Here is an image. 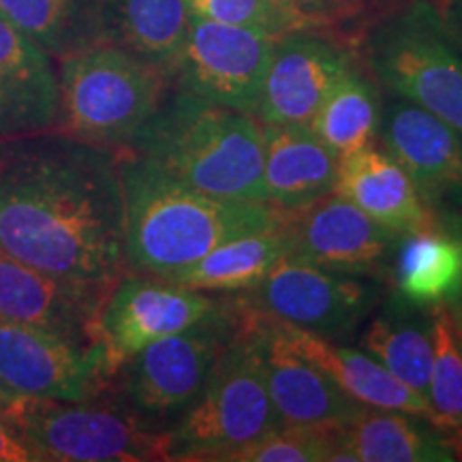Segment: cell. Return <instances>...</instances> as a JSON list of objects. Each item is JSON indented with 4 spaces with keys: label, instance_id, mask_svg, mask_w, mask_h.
<instances>
[{
    "label": "cell",
    "instance_id": "obj_22",
    "mask_svg": "<svg viewBox=\"0 0 462 462\" xmlns=\"http://www.w3.org/2000/svg\"><path fill=\"white\" fill-rule=\"evenodd\" d=\"M346 462H449L456 460L449 432L420 415L366 407L340 424Z\"/></svg>",
    "mask_w": 462,
    "mask_h": 462
},
{
    "label": "cell",
    "instance_id": "obj_11",
    "mask_svg": "<svg viewBox=\"0 0 462 462\" xmlns=\"http://www.w3.org/2000/svg\"><path fill=\"white\" fill-rule=\"evenodd\" d=\"M287 257L330 270L385 281L401 236L364 215L337 193L296 210H281Z\"/></svg>",
    "mask_w": 462,
    "mask_h": 462
},
{
    "label": "cell",
    "instance_id": "obj_34",
    "mask_svg": "<svg viewBox=\"0 0 462 462\" xmlns=\"http://www.w3.org/2000/svg\"><path fill=\"white\" fill-rule=\"evenodd\" d=\"M437 218L443 225H448V227L458 231V234L462 236V215H458V212H452V215H443V217H437ZM446 310H448L449 319H452L456 330L462 332V289H460L458 296L452 300V302L446 304Z\"/></svg>",
    "mask_w": 462,
    "mask_h": 462
},
{
    "label": "cell",
    "instance_id": "obj_2",
    "mask_svg": "<svg viewBox=\"0 0 462 462\" xmlns=\"http://www.w3.org/2000/svg\"><path fill=\"white\" fill-rule=\"evenodd\" d=\"M120 182L126 273L170 276L223 242L281 223L273 206L210 198L131 150H120Z\"/></svg>",
    "mask_w": 462,
    "mask_h": 462
},
{
    "label": "cell",
    "instance_id": "obj_5",
    "mask_svg": "<svg viewBox=\"0 0 462 462\" xmlns=\"http://www.w3.org/2000/svg\"><path fill=\"white\" fill-rule=\"evenodd\" d=\"M251 309L227 293L221 309L187 330L143 346L116 371L114 402L148 429L167 432L206 388L221 351L245 326Z\"/></svg>",
    "mask_w": 462,
    "mask_h": 462
},
{
    "label": "cell",
    "instance_id": "obj_37",
    "mask_svg": "<svg viewBox=\"0 0 462 462\" xmlns=\"http://www.w3.org/2000/svg\"><path fill=\"white\" fill-rule=\"evenodd\" d=\"M273 3H276V5H279V7L287 9V11H293V14H300V11H298L296 7H293L291 0H273ZM300 15H302V14H300ZM302 17H304V15H302ZM309 24H310V22H309Z\"/></svg>",
    "mask_w": 462,
    "mask_h": 462
},
{
    "label": "cell",
    "instance_id": "obj_21",
    "mask_svg": "<svg viewBox=\"0 0 462 462\" xmlns=\"http://www.w3.org/2000/svg\"><path fill=\"white\" fill-rule=\"evenodd\" d=\"M282 323L287 338L296 346L300 354L313 360L321 371H326L337 381L338 388L356 402L371 409H388V411H402L420 415L437 424L429 398L401 379L394 377L383 364L368 356L366 351H356L351 346L337 345L330 338H323L302 328Z\"/></svg>",
    "mask_w": 462,
    "mask_h": 462
},
{
    "label": "cell",
    "instance_id": "obj_39",
    "mask_svg": "<svg viewBox=\"0 0 462 462\" xmlns=\"http://www.w3.org/2000/svg\"><path fill=\"white\" fill-rule=\"evenodd\" d=\"M456 5H462V0H456Z\"/></svg>",
    "mask_w": 462,
    "mask_h": 462
},
{
    "label": "cell",
    "instance_id": "obj_8",
    "mask_svg": "<svg viewBox=\"0 0 462 462\" xmlns=\"http://www.w3.org/2000/svg\"><path fill=\"white\" fill-rule=\"evenodd\" d=\"M26 398L9 426L34 462L170 460L167 432L148 429L116 402Z\"/></svg>",
    "mask_w": 462,
    "mask_h": 462
},
{
    "label": "cell",
    "instance_id": "obj_4",
    "mask_svg": "<svg viewBox=\"0 0 462 462\" xmlns=\"http://www.w3.org/2000/svg\"><path fill=\"white\" fill-rule=\"evenodd\" d=\"M60 131L129 150L171 88L163 69L120 45L97 42L58 60Z\"/></svg>",
    "mask_w": 462,
    "mask_h": 462
},
{
    "label": "cell",
    "instance_id": "obj_13",
    "mask_svg": "<svg viewBox=\"0 0 462 462\" xmlns=\"http://www.w3.org/2000/svg\"><path fill=\"white\" fill-rule=\"evenodd\" d=\"M273 43L253 28L190 17L171 86L255 116Z\"/></svg>",
    "mask_w": 462,
    "mask_h": 462
},
{
    "label": "cell",
    "instance_id": "obj_20",
    "mask_svg": "<svg viewBox=\"0 0 462 462\" xmlns=\"http://www.w3.org/2000/svg\"><path fill=\"white\" fill-rule=\"evenodd\" d=\"M263 204L296 210L334 190L338 154L309 126L262 125Z\"/></svg>",
    "mask_w": 462,
    "mask_h": 462
},
{
    "label": "cell",
    "instance_id": "obj_32",
    "mask_svg": "<svg viewBox=\"0 0 462 462\" xmlns=\"http://www.w3.org/2000/svg\"><path fill=\"white\" fill-rule=\"evenodd\" d=\"M31 454L17 432L11 429L9 421L0 415V462H32Z\"/></svg>",
    "mask_w": 462,
    "mask_h": 462
},
{
    "label": "cell",
    "instance_id": "obj_19",
    "mask_svg": "<svg viewBox=\"0 0 462 462\" xmlns=\"http://www.w3.org/2000/svg\"><path fill=\"white\" fill-rule=\"evenodd\" d=\"M364 215L398 236H409L439 225V218L420 199L407 171L383 148H357L338 157L334 190Z\"/></svg>",
    "mask_w": 462,
    "mask_h": 462
},
{
    "label": "cell",
    "instance_id": "obj_28",
    "mask_svg": "<svg viewBox=\"0 0 462 462\" xmlns=\"http://www.w3.org/2000/svg\"><path fill=\"white\" fill-rule=\"evenodd\" d=\"M379 120L377 90L351 65L328 92L309 129L343 157L374 143Z\"/></svg>",
    "mask_w": 462,
    "mask_h": 462
},
{
    "label": "cell",
    "instance_id": "obj_23",
    "mask_svg": "<svg viewBox=\"0 0 462 462\" xmlns=\"http://www.w3.org/2000/svg\"><path fill=\"white\" fill-rule=\"evenodd\" d=\"M388 276L392 291L420 309L449 304L462 289V236L441 221L401 236Z\"/></svg>",
    "mask_w": 462,
    "mask_h": 462
},
{
    "label": "cell",
    "instance_id": "obj_9",
    "mask_svg": "<svg viewBox=\"0 0 462 462\" xmlns=\"http://www.w3.org/2000/svg\"><path fill=\"white\" fill-rule=\"evenodd\" d=\"M383 282L282 257L273 273L240 298L259 315L338 340L354 334L377 309Z\"/></svg>",
    "mask_w": 462,
    "mask_h": 462
},
{
    "label": "cell",
    "instance_id": "obj_18",
    "mask_svg": "<svg viewBox=\"0 0 462 462\" xmlns=\"http://www.w3.org/2000/svg\"><path fill=\"white\" fill-rule=\"evenodd\" d=\"M51 60L0 15V140L60 129V86Z\"/></svg>",
    "mask_w": 462,
    "mask_h": 462
},
{
    "label": "cell",
    "instance_id": "obj_16",
    "mask_svg": "<svg viewBox=\"0 0 462 462\" xmlns=\"http://www.w3.org/2000/svg\"><path fill=\"white\" fill-rule=\"evenodd\" d=\"M255 338L265 388L282 424H345L366 409L300 354L279 319L257 313Z\"/></svg>",
    "mask_w": 462,
    "mask_h": 462
},
{
    "label": "cell",
    "instance_id": "obj_1",
    "mask_svg": "<svg viewBox=\"0 0 462 462\" xmlns=\"http://www.w3.org/2000/svg\"><path fill=\"white\" fill-rule=\"evenodd\" d=\"M0 251L58 279L126 273L120 150L54 129L0 140Z\"/></svg>",
    "mask_w": 462,
    "mask_h": 462
},
{
    "label": "cell",
    "instance_id": "obj_17",
    "mask_svg": "<svg viewBox=\"0 0 462 462\" xmlns=\"http://www.w3.org/2000/svg\"><path fill=\"white\" fill-rule=\"evenodd\" d=\"M112 285L58 279L0 251V319L97 345V321Z\"/></svg>",
    "mask_w": 462,
    "mask_h": 462
},
{
    "label": "cell",
    "instance_id": "obj_14",
    "mask_svg": "<svg viewBox=\"0 0 462 462\" xmlns=\"http://www.w3.org/2000/svg\"><path fill=\"white\" fill-rule=\"evenodd\" d=\"M383 150L411 178L420 199L435 212L462 208V135L435 114L402 99L385 103L379 120Z\"/></svg>",
    "mask_w": 462,
    "mask_h": 462
},
{
    "label": "cell",
    "instance_id": "obj_6",
    "mask_svg": "<svg viewBox=\"0 0 462 462\" xmlns=\"http://www.w3.org/2000/svg\"><path fill=\"white\" fill-rule=\"evenodd\" d=\"M255 323L251 309L242 330L218 356L206 388L167 430L170 460L218 462L223 454L282 426L265 388Z\"/></svg>",
    "mask_w": 462,
    "mask_h": 462
},
{
    "label": "cell",
    "instance_id": "obj_7",
    "mask_svg": "<svg viewBox=\"0 0 462 462\" xmlns=\"http://www.w3.org/2000/svg\"><path fill=\"white\" fill-rule=\"evenodd\" d=\"M364 54L379 84L462 135V50L435 5L413 0L381 20Z\"/></svg>",
    "mask_w": 462,
    "mask_h": 462
},
{
    "label": "cell",
    "instance_id": "obj_40",
    "mask_svg": "<svg viewBox=\"0 0 462 462\" xmlns=\"http://www.w3.org/2000/svg\"><path fill=\"white\" fill-rule=\"evenodd\" d=\"M456 212H460V215H462V208H460V210H456Z\"/></svg>",
    "mask_w": 462,
    "mask_h": 462
},
{
    "label": "cell",
    "instance_id": "obj_3",
    "mask_svg": "<svg viewBox=\"0 0 462 462\" xmlns=\"http://www.w3.org/2000/svg\"><path fill=\"white\" fill-rule=\"evenodd\" d=\"M129 150L210 198L263 204V133L253 114L170 88Z\"/></svg>",
    "mask_w": 462,
    "mask_h": 462
},
{
    "label": "cell",
    "instance_id": "obj_15",
    "mask_svg": "<svg viewBox=\"0 0 462 462\" xmlns=\"http://www.w3.org/2000/svg\"><path fill=\"white\" fill-rule=\"evenodd\" d=\"M349 67L346 51L330 39L306 28L281 34L270 51L255 118L263 125L309 126Z\"/></svg>",
    "mask_w": 462,
    "mask_h": 462
},
{
    "label": "cell",
    "instance_id": "obj_35",
    "mask_svg": "<svg viewBox=\"0 0 462 462\" xmlns=\"http://www.w3.org/2000/svg\"><path fill=\"white\" fill-rule=\"evenodd\" d=\"M24 401H26V396H22V394H17V392L9 390L7 385H5V381L0 379V415H3L5 420H7L9 415L14 413L15 409L20 407V404Z\"/></svg>",
    "mask_w": 462,
    "mask_h": 462
},
{
    "label": "cell",
    "instance_id": "obj_12",
    "mask_svg": "<svg viewBox=\"0 0 462 462\" xmlns=\"http://www.w3.org/2000/svg\"><path fill=\"white\" fill-rule=\"evenodd\" d=\"M0 379L17 394L45 401H92L112 383L99 345L9 319H0Z\"/></svg>",
    "mask_w": 462,
    "mask_h": 462
},
{
    "label": "cell",
    "instance_id": "obj_24",
    "mask_svg": "<svg viewBox=\"0 0 462 462\" xmlns=\"http://www.w3.org/2000/svg\"><path fill=\"white\" fill-rule=\"evenodd\" d=\"M189 22L184 0H101V42L133 51L171 79Z\"/></svg>",
    "mask_w": 462,
    "mask_h": 462
},
{
    "label": "cell",
    "instance_id": "obj_33",
    "mask_svg": "<svg viewBox=\"0 0 462 462\" xmlns=\"http://www.w3.org/2000/svg\"><path fill=\"white\" fill-rule=\"evenodd\" d=\"M291 3L310 24H315V22L328 20V17L338 14L349 0H291Z\"/></svg>",
    "mask_w": 462,
    "mask_h": 462
},
{
    "label": "cell",
    "instance_id": "obj_38",
    "mask_svg": "<svg viewBox=\"0 0 462 462\" xmlns=\"http://www.w3.org/2000/svg\"><path fill=\"white\" fill-rule=\"evenodd\" d=\"M456 337H458V343H460V349H462V332L456 330Z\"/></svg>",
    "mask_w": 462,
    "mask_h": 462
},
{
    "label": "cell",
    "instance_id": "obj_30",
    "mask_svg": "<svg viewBox=\"0 0 462 462\" xmlns=\"http://www.w3.org/2000/svg\"><path fill=\"white\" fill-rule=\"evenodd\" d=\"M432 315V371L429 402L437 426L462 432V349L446 306L430 309Z\"/></svg>",
    "mask_w": 462,
    "mask_h": 462
},
{
    "label": "cell",
    "instance_id": "obj_31",
    "mask_svg": "<svg viewBox=\"0 0 462 462\" xmlns=\"http://www.w3.org/2000/svg\"><path fill=\"white\" fill-rule=\"evenodd\" d=\"M184 5L190 17L253 28L273 39L310 26L306 17L279 7L273 0H184Z\"/></svg>",
    "mask_w": 462,
    "mask_h": 462
},
{
    "label": "cell",
    "instance_id": "obj_26",
    "mask_svg": "<svg viewBox=\"0 0 462 462\" xmlns=\"http://www.w3.org/2000/svg\"><path fill=\"white\" fill-rule=\"evenodd\" d=\"M279 225L268 231L223 242L195 263L163 279L198 291H248L273 273L282 257H287V240Z\"/></svg>",
    "mask_w": 462,
    "mask_h": 462
},
{
    "label": "cell",
    "instance_id": "obj_27",
    "mask_svg": "<svg viewBox=\"0 0 462 462\" xmlns=\"http://www.w3.org/2000/svg\"><path fill=\"white\" fill-rule=\"evenodd\" d=\"M0 15L54 60L101 42V0H0Z\"/></svg>",
    "mask_w": 462,
    "mask_h": 462
},
{
    "label": "cell",
    "instance_id": "obj_10",
    "mask_svg": "<svg viewBox=\"0 0 462 462\" xmlns=\"http://www.w3.org/2000/svg\"><path fill=\"white\" fill-rule=\"evenodd\" d=\"M225 298L163 279L125 273L109 289L97 321V345L109 374L154 340L178 334L221 309Z\"/></svg>",
    "mask_w": 462,
    "mask_h": 462
},
{
    "label": "cell",
    "instance_id": "obj_36",
    "mask_svg": "<svg viewBox=\"0 0 462 462\" xmlns=\"http://www.w3.org/2000/svg\"><path fill=\"white\" fill-rule=\"evenodd\" d=\"M443 20H446V26H448L449 34L454 37V42L458 43L460 50H462V5H458V7H456L452 14L443 15Z\"/></svg>",
    "mask_w": 462,
    "mask_h": 462
},
{
    "label": "cell",
    "instance_id": "obj_25",
    "mask_svg": "<svg viewBox=\"0 0 462 462\" xmlns=\"http://www.w3.org/2000/svg\"><path fill=\"white\" fill-rule=\"evenodd\" d=\"M360 345L368 356L429 398L432 371V315L394 291L385 296L383 309L364 328Z\"/></svg>",
    "mask_w": 462,
    "mask_h": 462
},
{
    "label": "cell",
    "instance_id": "obj_29",
    "mask_svg": "<svg viewBox=\"0 0 462 462\" xmlns=\"http://www.w3.org/2000/svg\"><path fill=\"white\" fill-rule=\"evenodd\" d=\"M343 460L340 424H282L270 435L223 454L218 462Z\"/></svg>",
    "mask_w": 462,
    "mask_h": 462
}]
</instances>
